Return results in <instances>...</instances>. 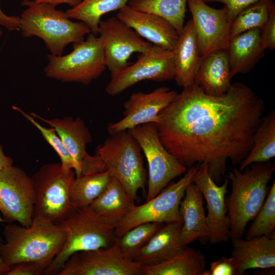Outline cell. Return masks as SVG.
<instances>
[{"label":"cell","instance_id":"29","mask_svg":"<svg viewBox=\"0 0 275 275\" xmlns=\"http://www.w3.org/2000/svg\"><path fill=\"white\" fill-rule=\"evenodd\" d=\"M275 156V112L268 113L255 133L253 146L250 152L239 164L243 171L252 163L264 162Z\"/></svg>","mask_w":275,"mask_h":275},{"label":"cell","instance_id":"11","mask_svg":"<svg viewBox=\"0 0 275 275\" xmlns=\"http://www.w3.org/2000/svg\"><path fill=\"white\" fill-rule=\"evenodd\" d=\"M175 67L172 50L152 44L137 61L112 76L106 85V93L115 96L146 80L164 81L174 79Z\"/></svg>","mask_w":275,"mask_h":275},{"label":"cell","instance_id":"5","mask_svg":"<svg viewBox=\"0 0 275 275\" xmlns=\"http://www.w3.org/2000/svg\"><path fill=\"white\" fill-rule=\"evenodd\" d=\"M56 224L65 231L66 240L45 275H58L66 262L76 252L107 248L116 241L115 229L89 207L73 208Z\"/></svg>","mask_w":275,"mask_h":275},{"label":"cell","instance_id":"20","mask_svg":"<svg viewBox=\"0 0 275 275\" xmlns=\"http://www.w3.org/2000/svg\"><path fill=\"white\" fill-rule=\"evenodd\" d=\"M231 257L239 275L244 274L248 269H268L275 266L274 233L249 239L241 238L232 240Z\"/></svg>","mask_w":275,"mask_h":275},{"label":"cell","instance_id":"3","mask_svg":"<svg viewBox=\"0 0 275 275\" xmlns=\"http://www.w3.org/2000/svg\"><path fill=\"white\" fill-rule=\"evenodd\" d=\"M250 166L245 171L233 168L227 175L231 184L226 204L231 240L242 237L248 223L260 210L267 197L268 183L275 170L269 161Z\"/></svg>","mask_w":275,"mask_h":275},{"label":"cell","instance_id":"42","mask_svg":"<svg viewBox=\"0 0 275 275\" xmlns=\"http://www.w3.org/2000/svg\"><path fill=\"white\" fill-rule=\"evenodd\" d=\"M5 222L4 219L0 215V223ZM1 244V242H0ZM11 269V267L6 265L3 261L2 258L0 257V275L6 274Z\"/></svg>","mask_w":275,"mask_h":275},{"label":"cell","instance_id":"2","mask_svg":"<svg viewBox=\"0 0 275 275\" xmlns=\"http://www.w3.org/2000/svg\"><path fill=\"white\" fill-rule=\"evenodd\" d=\"M3 234L6 241L0 244V257L6 265L33 262L46 269L62 249L66 237L57 224L36 218L28 227L6 224Z\"/></svg>","mask_w":275,"mask_h":275},{"label":"cell","instance_id":"27","mask_svg":"<svg viewBox=\"0 0 275 275\" xmlns=\"http://www.w3.org/2000/svg\"><path fill=\"white\" fill-rule=\"evenodd\" d=\"M205 256L199 251L186 246L177 255L159 264L143 266L145 275H203Z\"/></svg>","mask_w":275,"mask_h":275},{"label":"cell","instance_id":"15","mask_svg":"<svg viewBox=\"0 0 275 275\" xmlns=\"http://www.w3.org/2000/svg\"><path fill=\"white\" fill-rule=\"evenodd\" d=\"M201 56L227 49L231 39L229 19L226 7L215 9L203 0H187Z\"/></svg>","mask_w":275,"mask_h":275},{"label":"cell","instance_id":"37","mask_svg":"<svg viewBox=\"0 0 275 275\" xmlns=\"http://www.w3.org/2000/svg\"><path fill=\"white\" fill-rule=\"evenodd\" d=\"M261 37L266 49L275 48V5L270 6L268 19L260 29Z\"/></svg>","mask_w":275,"mask_h":275},{"label":"cell","instance_id":"25","mask_svg":"<svg viewBox=\"0 0 275 275\" xmlns=\"http://www.w3.org/2000/svg\"><path fill=\"white\" fill-rule=\"evenodd\" d=\"M231 79L227 50L219 49L202 58L194 82L206 94L220 96L230 88Z\"/></svg>","mask_w":275,"mask_h":275},{"label":"cell","instance_id":"44","mask_svg":"<svg viewBox=\"0 0 275 275\" xmlns=\"http://www.w3.org/2000/svg\"><path fill=\"white\" fill-rule=\"evenodd\" d=\"M1 10V9H0V10Z\"/></svg>","mask_w":275,"mask_h":275},{"label":"cell","instance_id":"43","mask_svg":"<svg viewBox=\"0 0 275 275\" xmlns=\"http://www.w3.org/2000/svg\"><path fill=\"white\" fill-rule=\"evenodd\" d=\"M2 32L1 29L0 28V38H1V37L2 36Z\"/></svg>","mask_w":275,"mask_h":275},{"label":"cell","instance_id":"6","mask_svg":"<svg viewBox=\"0 0 275 275\" xmlns=\"http://www.w3.org/2000/svg\"><path fill=\"white\" fill-rule=\"evenodd\" d=\"M142 152L140 145L128 130L109 134L96 152L106 170L119 181L134 201L140 190L145 193L146 174Z\"/></svg>","mask_w":275,"mask_h":275},{"label":"cell","instance_id":"40","mask_svg":"<svg viewBox=\"0 0 275 275\" xmlns=\"http://www.w3.org/2000/svg\"><path fill=\"white\" fill-rule=\"evenodd\" d=\"M37 3L48 4L56 7L61 4H67L72 7L77 5L81 0H34Z\"/></svg>","mask_w":275,"mask_h":275},{"label":"cell","instance_id":"24","mask_svg":"<svg viewBox=\"0 0 275 275\" xmlns=\"http://www.w3.org/2000/svg\"><path fill=\"white\" fill-rule=\"evenodd\" d=\"M203 198L195 184L191 182L188 185L179 206L182 219L180 240L184 245L198 238L208 240L209 231Z\"/></svg>","mask_w":275,"mask_h":275},{"label":"cell","instance_id":"10","mask_svg":"<svg viewBox=\"0 0 275 275\" xmlns=\"http://www.w3.org/2000/svg\"><path fill=\"white\" fill-rule=\"evenodd\" d=\"M199 164L192 166L178 181L163 188L144 204L135 205L115 228L116 237L140 224L149 222L169 224L182 221L179 211L181 201L188 185L193 182Z\"/></svg>","mask_w":275,"mask_h":275},{"label":"cell","instance_id":"39","mask_svg":"<svg viewBox=\"0 0 275 275\" xmlns=\"http://www.w3.org/2000/svg\"><path fill=\"white\" fill-rule=\"evenodd\" d=\"M46 267L33 262H23L11 267L6 275H42Z\"/></svg>","mask_w":275,"mask_h":275},{"label":"cell","instance_id":"38","mask_svg":"<svg viewBox=\"0 0 275 275\" xmlns=\"http://www.w3.org/2000/svg\"><path fill=\"white\" fill-rule=\"evenodd\" d=\"M205 3H220L226 7L229 19L232 21L238 14L248 6L262 0H203Z\"/></svg>","mask_w":275,"mask_h":275},{"label":"cell","instance_id":"23","mask_svg":"<svg viewBox=\"0 0 275 275\" xmlns=\"http://www.w3.org/2000/svg\"><path fill=\"white\" fill-rule=\"evenodd\" d=\"M260 29H253L231 38L227 49L230 65V76L250 72L264 56L266 50Z\"/></svg>","mask_w":275,"mask_h":275},{"label":"cell","instance_id":"7","mask_svg":"<svg viewBox=\"0 0 275 275\" xmlns=\"http://www.w3.org/2000/svg\"><path fill=\"white\" fill-rule=\"evenodd\" d=\"M46 76L62 82L88 85L106 70L104 54L99 37L89 34L86 40L73 43V50L64 56H47Z\"/></svg>","mask_w":275,"mask_h":275},{"label":"cell","instance_id":"31","mask_svg":"<svg viewBox=\"0 0 275 275\" xmlns=\"http://www.w3.org/2000/svg\"><path fill=\"white\" fill-rule=\"evenodd\" d=\"M187 0H129L128 5L142 12L160 16L168 20L179 34L184 25Z\"/></svg>","mask_w":275,"mask_h":275},{"label":"cell","instance_id":"13","mask_svg":"<svg viewBox=\"0 0 275 275\" xmlns=\"http://www.w3.org/2000/svg\"><path fill=\"white\" fill-rule=\"evenodd\" d=\"M143 266L125 255L116 241L111 246L73 254L58 275H140Z\"/></svg>","mask_w":275,"mask_h":275},{"label":"cell","instance_id":"28","mask_svg":"<svg viewBox=\"0 0 275 275\" xmlns=\"http://www.w3.org/2000/svg\"><path fill=\"white\" fill-rule=\"evenodd\" d=\"M112 177L107 170L75 176L69 189L70 200L72 208L89 207L106 188Z\"/></svg>","mask_w":275,"mask_h":275},{"label":"cell","instance_id":"32","mask_svg":"<svg viewBox=\"0 0 275 275\" xmlns=\"http://www.w3.org/2000/svg\"><path fill=\"white\" fill-rule=\"evenodd\" d=\"M272 0H262L254 3L240 11L232 21L231 38L242 32L261 29L266 22Z\"/></svg>","mask_w":275,"mask_h":275},{"label":"cell","instance_id":"9","mask_svg":"<svg viewBox=\"0 0 275 275\" xmlns=\"http://www.w3.org/2000/svg\"><path fill=\"white\" fill-rule=\"evenodd\" d=\"M128 131L140 145L147 161V202L156 196L172 180L184 174L186 168L163 145L155 123L140 125Z\"/></svg>","mask_w":275,"mask_h":275},{"label":"cell","instance_id":"18","mask_svg":"<svg viewBox=\"0 0 275 275\" xmlns=\"http://www.w3.org/2000/svg\"><path fill=\"white\" fill-rule=\"evenodd\" d=\"M116 17L152 44L172 50L179 34L166 19L157 15L140 11L128 4L120 9Z\"/></svg>","mask_w":275,"mask_h":275},{"label":"cell","instance_id":"30","mask_svg":"<svg viewBox=\"0 0 275 275\" xmlns=\"http://www.w3.org/2000/svg\"><path fill=\"white\" fill-rule=\"evenodd\" d=\"M129 0H81L76 6L66 12L70 18L80 20L86 24L91 32L98 34L101 17L112 11L119 10L128 4Z\"/></svg>","mask_w":275,"mask_h":275},{"label":"cell","instance_id":"35","mask_svg":"<svg viewBox=\"0 0 275 275\" xmlns=\"http://www.w3.org/2000/svg\"><path fill=\"white\" fill-rule=\"evenodd\" d=\"M13 108L19 112L40 132L42 137L59 156L61 159L60 163L65 170L70 171L74 170V171L75 170L76 165L73 159L53 128H46L43 126L34 117L17 106H13Z\"/></svg>","mask_w":275,"mask_h":275},{"label":"cell","instance_id":"21","mask_svg":"<svg viewBox=\"0 0 275 275\" xmlns=\"http://www.w3.org/2000/svg\"><path fill=\"white\" fill-rule=\"evenodd\" d=\"M182 221L166 224L138 251L133 260L142 266L164 262L179 253L186 245L181 242Z\"/></svg>","mask_w":275,"mask_h":275},{"label":"cell","instance_id":"33","mask_svg":"<svg viewBox=\"0 0 275 275\" xmlns=\"http://www.w3.org/2000/svg\"><path fill=\"white\" fill-rule=\"evenodd\" d=\"M163 225L157 222L143 223L116 237V241L122 252L133 259L138 251Z\"/></svg>","mask_w":275,"mask_h":275},{"label":"cell","instance_id":"1","mask_svg":"<svg viewBox=\"0 0 275 275\" xmlns=\"http://www.w3.org/2000/svg\"><path fill=\"white\" fill-rule=\"evenodd\" d=\"M264 111L263 99L244 84L212 96L194 82L160 112L155 124L163 145L181 164L206 163L219 184L227 161L239 164L250 152Z\"/></svg>","mask_w":275,"mask_h":275},{"label":"cell","instance_id":"14","mask_svg":"<svg viewBox=\"0 0 275 275\" xmlns=\"http://www.w3.org/2000/svg\"><path fill=\"white\" fill-rule=\"evenodd\" d=\"M98 34L111 76L129 65L132 53L145 52L152 45L116 16L101 20Z\"/></svg>","mask_w":275,"mask_h":275},{"label":"cell","instance_id":"41","mask_svg":"<svg viewBox=\"0 0 275 275\" xmlns=\"http://www.w3.org/2000/svg\"><path fill=\"white\" fill-rule=\"evenodd\" d=\"M13 159L5 154L3 146L0 144V170L9 166L13 165Z\"/></svg>","mask_w":275,"mask_h":275},{"label":"cell","instance_id":"4","mask_svg":"<svg viewBox=\"0 0 275 275\" xmlns=\"http://www.w3.org/2000/svg\"><path fill=\"white\" fill-rule=\"evenodd\" d=\"M22 5L26 7L20 17L22 36L41 38L52 55H62L66 46L84 40L91 32L84 22L71 21L66 12L51 5L24 0Z\"/></svg>","mask_w":275,"mask_h":275},{"label":"cell","instance_id":"34","mask_svg":"<svg viewBox=\"0 0 275 275\" xmlns=\"http://www.w3.org/2000/svg\"><path fill=\"white\" fill-rule=\"evenodd\" d=\"M245 234V239L263 235L270 236L275 228V182L273 181L264 203Z\"/></svg>","mask_w":275,"mask_h":275},{"label":"cell","instance_id":"12","mask_svg":"<svg viewBox=\"0 0 275 275\" xmlns=\"http://www.w3.org/2000/svg\"><path fill=\"white\" fill-rule=\"evenodd\" d=\"M35 200L31 177L24 170L13 165L0 170V212L5 222L29 227Z\"/></svg>","mask_w":275,"mask_h":275},{"label":"cell","instance_id":"22","mask_svg":"<svg viewBox=\"0 0 275 275\" xmlns=\"http://www.w3.org/2000/svg\"><path fill=\"white\" fill-rule=\"evenodd\" d=\"M172 51L177 85L183 88L191 85L202 59L191 19L184 24Z\"/></svg>","mask_w":275,"mask_h":275},{"label":"cell","instance_id":"26","mask_svg":"<svg viewBox=\"0 0 275 275\" xmlns=\"http://www.w3.org/2000/svg\"><path fill=\"white\" fill-rule=\"evenodd\" d=\"M135 205L119 181L112 176L106 188L89 207L115 229Z\"/></svg>","mask_w":275,"mask_h":275},{"label":"cell","instance_id":"19","mask_svg":"<svg viewBox=\"0 0 275 275\" xmlns=\"http://www.w3.org/2000/svg\"><path fill=\"white\" fill-rule=\"evenodd\" d=\"M29 114L55 130L75 163V176L80 175L82 168L91 156L87 152V145L92 142L91 133L85 121L80 118L74 119L72 117L47 119L33 112Z\"/></svg>","mask_w":275,"mask_h":275},{"label":"cell","instance_id":"36","mask_svg":"<svg viewBox=\"0 0 275 275\" xmlns=\"http://www.w3.org/2000/svg\"><path fill=\"white\" fill-rule=\"evenodd\" d=\"M203 275H239L236 264L232 257H223L211 263L209 270Z\"/></svg>","mask_w":275,"mask_h":275},{"label":"cell","instance_id":"16","mask_svg":"<svg viewBox=\"0 0 275 275\" xmlns=\"http://www.w3.org/2000/svg\"><path fill=\"white\" fill-rule=\"evenodd\" d=\"M193 182L200 189L206 202L208 240L212 244L227 241L230 238V223L225 201L229 179L226 177L223 184L218 185L210 176L207 165L203 163L199 164Z\"/></svg>","mask_w":275,"mask_h":275},{"label":"cell","instance_id":"8","mask_svg":"<svg viewBox=\"0 0 275 275\" xmlns=\"http://www.w3.org/2000/svg\"><path fill=\"white\" fill-rule=\"evenodd\" d=\"M74 170L66 171L61 163L43 165L31 177L35 194L33 218L57 223L73 209L69 197Z\"/></svg>","mask_w":275,"mask_h":275},{"label":"cell","instance_id":"17","mask_svg":"<svg viewBox=\"0 0 275 275\" xmlns=\"http://www.w3.org/2000/svg\"><path fill=\"white\" fill-rule=\"evenodd\" d=\"M178 93L167 87L156 88L149 93H132L123 104V117L107 126L109 134L128 130L137 126L156 124L160 112L176 98Z\"/></svg>","mask_w":275,"mask_h":275}]
</instances>
